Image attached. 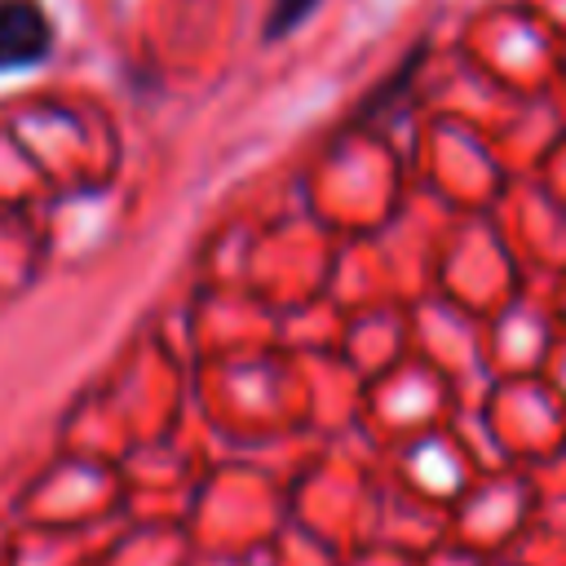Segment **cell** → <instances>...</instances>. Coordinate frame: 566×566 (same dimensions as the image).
Returning a JSON list of instances; mask_svg holds the SVG:
<instances>
[{
    "label": "cell",
    "instance_id": "1",
    "mask_svg": "<svg viewBox=\"0 0 566 566\" xmlns=\"http://www.w3.org/2000/svg\"><path fill=\"white\" fill-rule=\"evenodd\" d=\"M49 44H53V27L31 0H0V71L40 62Z\"/></svg>",
    "mask_w": 566,
    "mask_h": 566
},
{
    "label": "cell",
    "instance_id": "2",
    "mask_svg": "<svg viewBox=\"0 0 566 566\" xmlns=\"http://www.w3.org/2000/svg\"><path fill=\"white\" fill-rule=\"evenodd\" d=\"M314 4H318V0H279L274 13H270V31H274V35H279V31H292Z\"/></svg>",
    "mask_w": 566,
    "mask_h": 566
}]
</instances>
